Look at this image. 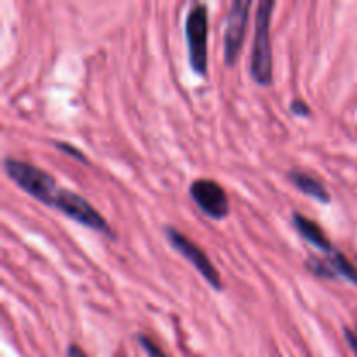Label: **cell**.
Listing matches in <instances>:
<instances>
[{
    "mask_svg": "<svg viewBox=\"0 0 357 357\" xmlns=\"http://www.w3.org/2000/svg\"><path fill=\"white\" fill-rule=\"evenodd\" d=\"M136 340H138L139 347L145 351V354L149 357H169L160 349V345L152 337H149V335L136 333Z\"/></svg>",
    "mask_w": 357,
    "mask_h": 357,
    "instance_id": "obj_11",
    "label": "cell"
},
{
    "mask_svg": "<svg viewBox=\"0 0 357 357\" xmlns=\"http://www.w3.org/2000/svg\"><path fill=\"white\" fill-rule=\"evenodd\" d=\"M66 357H89L84 352V349L77 344H70L66 347Z\"/></svg>",
    "mask_w": 357,
    "mask_h": 357,
    "instance_id": "obj_15",
    "label": "cell"
},
{
    "mask_svg": "<svg viewBox=\"0 0 357 357\" xmlns=\"http://www.w3.org/2000/svg\"><path fill=\"white\" fill-rule=\"evenodd\" d=\"M274 9V0H260L257 7V14H255V35L253 51H251L250 59V75L255 80V84L261 87L271 86L272 80H274L271 40V23Z\"/></svg>",
    "mask_w": 357,
    "mask_h": 357,
    "instance_id": "obj_1",
    "label": "cell"
},
{
    "mask_svg": "<svg viewBox=\"0 0 357 357\" xmlns=\"http://www.w3.org/2000/svg\"><path fill=\"white\" fill-rule=\"evenodd\" d=\"M289 110H291V114L298 115V117H310V107L307 105V101L300 100V98H296V100H293L291 103H289Z\"/></svg>",
    "mask_w": 357,
    "mask_h": 357,
    "instance_id": "obj_13",
    "label": "cell"
},
{
    "mask_svg": "<svg viewBox=\"0 0 357 357\" xmlns=\"http://www.w3.org/2000/svg\"><path fill=\"white\" fill-rule=\"evenodd\" d=\"M344 333H345V340H347V344L351 345L352 352L357 356V331H352L349 330L347 326L344 328Z\"/></svg>",
    "mask_w": 357,
    "mask_h": 357,
    "instance_id": "obj_14",
    "label": "cell"
},
{
    "mask_svg": "<svg viewBox=\"0 0 357 357\" xmlns=\"http://www.w3.org/2000/svg\"><path fill=\"white\" fill-rule=\"evenodd\" d=\"M52 208L58 209L59 213H63L68 218H72L79 225L91 230H96V232L107 236L108 239H115L114 230L108 225L105 216L87 199H84L82 195L75 194L72 190H66V188H61Z\"/></svg>",
    "mask_w": 357,
    "mask_h": 357,
    "instance_id": "obj_5",
    "label": "cell"
},
{
    "mask_svg": "<svg viewBox=\"0 0 357 357\" xmlns=\"http://www.w3.org/2000/svg\"><path fill=\"white\" fill-rule=\"evenodd\" d=\"M291 223L293 227H295L296 232H298V236L302 237V239H305L309 244H312L316 250L323 251L324 255L337 250V248L330 243V239H328L323 227H321L317 222H314L312 218H309V216L302 215V213H293Z\"/></svg>",
    "mask_w": 357,
    "mask_h": 357,
    "instance_id": "obj_9",
    "label": "cell"
},
{
    "mask_svg": "<svg viewBox=\"0 0 357 357\" xmlns=\"http://www.w3.org/2000/svg\"><path fill=\"white\" fill-rule=\"evenodd\" d=\"M250 0H236L230 6L225 20V40H223V58L229 68L237 65L241 51H243L244 38H246L248 21H250Z\"/></svg>",
    "mask_w": 357,
    "mask_h": 357,
    "instance_id": "obj_6",
    "label": "cell"
},
{
    "mask_svg": "<svg viewBox=\"0 0 357 357\" xmlns=\"http://www.w3.org/2000/svg\"><path fill=\"white\" fill-rule=\"evenodd\" d=\"M188 194H190L192 201L197 204V208L211 220L222 222L223 218L229 216V195L218 181L209 180V178H197L188 187Z\"/></svg>",
    "mask_w": 357,
    "mask_h": 357,
    "instance_id": "obj_7",
    "label": "cell"
},
{
    "mask_svg": "<svg viewBox=\"0 0 357 357\" xmlns=\"http://www.w3.org/2000/svg\"><path fill=\"white\" fill-rule=\"evenodd\" d=\"M164 236H166V241L171 244V248L176 253H180L215 291H223L225 284H223V279L220 275L218 268L213 265L211 258L204 253V250L199 244H195L183 232H180V230L171 225L164 227Z\"/></svg>",
    "mask_w": 357,
    "mask_h": 357,
    "instance_id": "obj_4",
    "label": "cell"
},
{
    "mask_svg": "<svg viewBox=\"0 0 357 357\" xmlns=\"http://www.w3.org/2000/svg\"><path fill=\"white\" fill-rule=\"evenodd\" d=\"M208 37L209 10L206 3H194L185 20V38H187L188 63L197 77L208 75Z\"/></svg>",
    "mask_w": 357,
    "mask_h": 357,
    "instance_id": "obj_3",
    "label": "cell"
},
{
    "mask_svg": "<svg viewBox=\"0 0 357 357\" xmlns=\"http://www.w3.org/2000/svg\"><path fill=\"white\" fill-rule=\"evenodd\" d=\"M305 268L310 274L319 279H326V281L344 279V281L357 286V268L338 250L324 255L323 258L316 257V255H310L305 260Z\"/></svg>",
    "mask_w": 357,
    "mask_h": 357,
    "instance_id": "obj_8",
    "label": "cell"
},
{
    "mask_svg": "<svg viewBox=\"0 0 357 357\" xmlns=\"http://www.w3.org/2000/svg\"><path fill=\"white\" fill-rule=\"evenodd\" d=\"M54 146H56V149L61 150V152H65L66 155H70V157H73L75 160H79V162H86V164L89 162V160H87V157H86V153H82L79 149H75L73 145H70V143L54 142Z\"/></svg>",
    "mask_w": 357,
    "mask_h": 357,
    "instance_id": "obj_12",
    "label": "cell"
},
{
    "mask_svg": "<svg viewBox=\"0 0 357 357\" xmlns=\"http://www.w3.org/2000/svg\"><path fill=\"white\" fill-rule=\"evenodd\" d=\"M3 171H6L7 178L31 199L42 202L44 206H49V208L54 206L61 187L47 171L40 169V167L33 166L26 160L14 159V157L3 159Z\"/></svg>",
    "mask_w": 357,
    "mask_h": 357,
    "instance_id": "obj_2",
    "label": "cell"
},
{
    "mask_svg": "<svg viewBox=\"0 0 357 357\" xmlns=\"http://www.w3.org/2000/svg\"><path fill=\"white\" fill-rule=\"evenodd\" d=\"M288 180L289 183H291L296 190L302 192L303 195H309V197L316 199L317 202H323V204L331 202V195L330 192H328V188L324 187L323 181L314 178L312 174L300 169H291L288 171Z\"/></svg>",
    "mask_w": 357,
    "mask_h": 357,
    "instance_id": "obj_10",
    "label": "cell"
},
{
    "mask_svg": "<svg viewBox=\"0 0 357 357\" xmlns=\"http://www.w3.org/2000/svg\"><path fill=\"white\" fill-rule=\"evenodd\" d=\"M356 331H357V328H356Z\"/></svg>",
    "mask_w": 357,
    "mask_h": 357,
    "instance_id": "obj_16",
    "label": "cell"
}]
</instances>
